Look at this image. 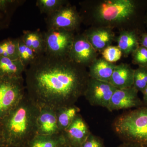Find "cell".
I'll use <instances>...</instances> for the list:
<instances>
[{
  "instance_id": "obj_1",
  "label": "cell",
  "mask_w": 147,
  "mask_h": 147,
  "mask_svg": "<svg viewBox=\"0 0 147 147\" xmlns=\"http://www.w3.org/2000/svg\"><path fill=\"white\" fill-rule=\"evenodd\" d=\"M25 82L29 98L40 108L75 105L84 96L90 79L86 67L68 57L44 54L26 68Z\"/></svg>"
},
{
  "instance_id": "obj_2",
  "label": "cell",
  "mask_w": 147,
  "mask_h": 147,
  "mask_svg": "<svg viewBox=\"0 0 147 147\" xmlns=\"http://www.w3.org/2000/svg\"><path fill=\"white\" fill-rule=\"evenodd\" d=\"M40 108L27 93L0 125L6 146L24 147L37 134Z\"/></svg>"
},
{
  "instance_id": "obj_3",
  "label": "cell",
  "mask_w": 147,
  "mask_h": 147,
  "mask_svg": "<svg viewBox=\"0 0 147 147\" xmlns=\"http://www.w3.org/2000/svg\"><path fill=\"white\" fill-rule=\"evenodd\" d=\"M113 127L123 142L147 146V108L124 113L115 119Z\"/></svg>"
},
{
  "instance_id": "obj_4",
  "label": "cell",
  "mask_w": 147,
  "mask_h": 147,
  "mask_svg": "<svg viewBox=\"0 0 147 147\" xmlns=\"http://www.w3.org/2000/svg\"><path fill=\"white\" fill-rule=\"evenodd\" d=\"M136 10V3L131 0H105L96 6L94 16L101 24L115 25L127 21Z\"/></svg>"
},
{
  "instance_id": "obj_5",
  "label": "cell",
  "mask_w": 147,
  "mask_h": 147,
  "mask_svg": "<svg viewBox=\"0 0 147 147\" xmlns=\"http://www.w3.org/2000/svg\"><path fill=\"white\" fill-rule=\"evenodd\" d=\"M23 76H0V125L21 102L26 94Z\"/></svg>"
},
{
  "instance_id": "obj_6",
  "label": "cell",
  "mask_w": 147,
  "mask_h": 147,
  "mask_svg": "<svg viewBox=\"0 0 147 147\" xmlns=\"http://www.w3.org/2000/svg\"><path fill=\"white\" fill-rule=\"evenodd\" d=\"M43 34L45 55L55 57H68L75 37L73 32L49 29Z\"/></svg>"
},
{
  "instance_id": "obj_7",
  "label": "cell",
  "mask_w": 147,
  "mask_h": 147,
  "mask_svg": "<svg viewBox=\"0 0 147 147\" xmlns=\"http://www.w3.org/2000/svg\"><path fill=\"white\" fill-rule=\"evenodd\" d=\"M82 17L68 3L45 18L47 29H59L73 32L79 28Z\"/></svg>"
},
{
  "instance_id": "obj_8",
  "label": "cell",
  "mask_w": 147,
  "mask_h": 147,
  "mask_svg": "<svg viewBox=\"0 0 147 147\" xmlns=\"http://www.w3.org/2000/svg\"><path fill=\"white\" fill-rule=\"evenodd\" d=\"M117 89L109 82L90 77L84 96L91 105L108 109L111 97Z\"/></svg>"
},
{
  "instance_id": "obj_9",
  "label": "cell",
  "mask_w": 147,
  "mask_h": 147,
  "mask_svg": "<svg viewBox=\"0 0 147 147\" xmlns=\"http://www.w3.org/2000/svg\"><path fill=\"white\" fill-rule=\"evenodd\" d=\"M68 57L76 63L86 67L96 59L97 53L84 34L75 36Z\"/></svg>"
},
{
  "instance_id": "obj_10",
  "label": "cell",
  "mask_w": 147,
  "mask_h": 147,
  "mask_svg": "<svg viewBox=\"0 0 147 147\" xmlns=\"http://www.w3.org/2000/svg\"><path fill=\"white\" fill-rule=\"evenodd\" d=\"M138 92V91L133 86L117 89L111 97L107 109L113 112L142 106L143 102L139 98Z\"/></svg>"
},
{
  "instance_id": "obj_11",
  "label": "cell",
  "mask_w": 147,
  "mask_h": 147,
  "mask_svg": "<svg viewBox=\"0 0 147 147\" xmlns=\"http://www.w3.org/2000/svg\"><path fill=\"white\" fill-rule=\"evenodd\" d=\"M65 143L71 147H81L91 132L80 114L62 132Z\"/></svg>"
},
{
  "instance_id": "obj_12",
  "label": "cell",
  "mask_w": 147,
  "mask_h": 147,
  "mask_svg": "<svg viewBox=\"0 0 147 147\" xmlns=\"http://www.w3.org/2000/svg\"><path fill=\"white\" fill-rule=\"evenodd\" d=\"M61 133L58 127L56 110L48 107L40 108L37 119V134L54 135Z\"/></svg>"
},
{
  "instance_id": "obj_13",
  "label": "cell",
  "mask_w": 147,
  "mask_h": 147,
  "mask_svg": "<svg viewBox=\"0 0 147 147\" xmlns=\"http://www.w3.org/2000/svg\"><path fill=\"white\" fill-rule=\"evenodd\" d=\"M84 34L96 51H102L111 45L115 37L114 33L108 27L90 29Z\"/></svg>"
},
{
  "instance_id": "obj_14",
  "label": "cell",
  "mask_w": 147,
  "mask_h": 147,
  "mask_svg": "<svg viewBox=\"0 0 147 147\" xmlns=\"http://www.w3.org/2000/svg\"><path fill=\"white\" fill-rule=\"evenodd\" d=\"M134 69L125 63L116 65L109 83L117 89L133 86Z\"/></svg>"
},
{
  "instance_id": "obj_15",
  "label": "cell",
  "mask_w": 147,
  "mask_h": 147,
  "mask_svg": "<svg viewBox=\"0 0 147 147\" xmlns=\"http://www.w3.org/2000/svg\"><path fill=\"white\" fill-rule=\"evenodd\" d=\"M116 65L103 58L96 59L89 66L90 77L101 82H109Z\"/></svg>"
},
{
  "instance_id": "obj_16",
  "label": "cell",
  "mask_w": 147,
  "mask_h": 147,
  "mask_svg": "<svg viewBox=\"0 0 147 147\" xmlns=\"http://www.w3.org/2000/svg\"><path fill=\"white\" fill-rule=\"evenodd\" d=\"M26 67L21 61L0 56V76L18 78L23 76Z\"/></svg>"
},
{
  "instance_id": "obj_17",
  "label": "cell",
  "mask_w": 147,
  "mask_h": 147,
  "mask_svg": "<svg viewBox=\"0 0 147 147\" xmlns=\"http://www.w3.org/2000/svg\"><path fill=\"white\" fill-rule=\"evenodd\" d=\"M20 37L27 47L33 50L39 56L45 53V43L43 32L39 30L23 31Z\"/></svg>"
},
{
  "instance_id": "obj_18",
  "label": "cell",
  "mask_w": 147,
  "mask_h": 147,
  "mask_svg": "<svg viewBox=\"0 0 147 147\" xmlns=\"http://www.w3.org/2000/svg\"><path fill=\"white\" fill-rule=\"evenodd\" d=\"M118 47L123 55L127 56L134 53L139 46V40L136 33L132 31L121 32L117 40Z\"/></svg>"
},
{
  "instance_id": "obj_19",
  "label": "cell",
  "mask_w": 147,
  "mask_h": 147,
  "mask_svg": "<svg viewBox=\"0 0 147 147\" xmlns=\"http://www.w3.org/2000/svg\"><path fill=\"white\" fill-rule=\"evenodd\" d=\"M25 2L22 0H0V30L8 28L13 13Z\"/></svg>"
},
{
  "instance_id": "obj_20",
  "label": "cell",
  "mask_w": 147,
  "mask_h": 147,
  "mask_svg": "<svg viewBox=\"0 0 147 147\" xmlns=\"http://www.w3.org/2000/svg\"><path fill=\"white\" fill-rule=\"evenodd\" d=\"M65 143L62 132L54 135L36 134L24 147H60Z\"/></svg>"
},
{
  "instance_id": "obj_21",
  "label": "cell",
  "mask_w": 147,
  "mask_h": 147,
  "mask_svg": "<svg viewBox=\"0 0 147 147\" xmlns=\"http://www.w3.org/2000/svg\"><path fill=\"white\" fill-rule=\"evenodd\" d=\"M55 110L59 130L61 132H63L79 114L80 109L76 105H74L62 107Z\"/></svg>"
},
{
  "instance_id": "obj_22",
  "label": "cell",
  "mask_w": 147,
  "mask_h": 147,
  "mask_svg": "<svg viewBox=\"0 0 147 147\" xmlns=\"http://www.w3.org/2000/svg\"><path fill=\"white\" fill-rule=\"evenodd\" d=\"M18 38H8L0 41V56L16 60L19 59Z\"/></svg>"
},
{
  "instance_id": "obj_23",
  "label": "cell",
  "mask_w": 147,
  "mask_h": 147,
  "mask_svg": "<svg viewBox=\"0 0 147 147\" xmlns=\"http://www.w3.org/2000/svg\"><path fill=\"white\" fill-rule=\"evenodd\" d=\"M68 3L65 0H37L36 5L40 13L47 16L56 12Z\"/></svg>"
},
{
  "instance_id": "obj_24",
  "label": "cell",
  "mask_w": 147,
  "mask_h": 147,
  "mask_svg": "<svg viewBox=\"0 0 147 147\" xmlns=\"http://www.w3.org/2000/svg\"><path fill=\"white\" fill-rule=\"evenodd\" d=\"M18 53L19 59L26 67L33 63L39 57L24 44L21 37L18 38Z\"/></svg>"
},
{
  "instance_id": "obj_25",
  "label": "cell",
  "mask_w": 147,
  "mask_h": 147,
  "mask_svg": "<svg viewBox=\"0 0 147 147\" xmlns=\"http://www.w3.org/2000/svg\"><path fill=\"white\" fill-rule=\"evenodd\" d=\"M147 86V68L139 67L134 69L133 86L138 91H143Z\"/></svg>"
},
{
  "instance_id": "obj_26",
  "label": "cell",
  "mask_w": 147,
  "mask_h": 147,
  "mask_svg": "<svg viewBox=\"0 0 147 147\" xmlns=\"http://www.w3.org/2000/svg\"><path fill=\"white\" fill-rule=\"evenodd\" d=\"M102 58L105 61L114 63L120 59L123 54L117 46L110 45L102 51Z\"/></svg>"
},
{
  "instance_id": "obj_27",
  "label": "cell",
  "mask_w": 147,
  "mask_h": 147,
  "mask_svg": "<svg viewBox=\"0 0 147 147\" xmlns=\"http://www.w3.org/2000/svg\"><path fill=\"white\" fill-rule=\"evenodd\" d=\"M133 63L140 67L147 68V48L139 46L132 53Z\"/></svg>"
},
{
  "instance_id": "obj_28",
  "label": "cell",
  "mask_w": 147,
  "mask_h": 147,
  "mask_svg": "<svg viewBox=\"0 0 147 147\" xmlns=\"http://www.w3.org/2000/svg\"><path fill=\"white\" fill-rule=\"evenodd\" d=\"M81 147H105L102 139L91 133Z\"/></svg>"
},
{
  "instance_id": "obj_29",
  "label": "cell",
  "mask_w": 147,
  "mask_h": 147,
  "mask_svg": "<svg viewBox=\"0 0 147 147\" xmlns=\"http://www.w3.org/2000/svg\"><path fill=\"white\" fill-rule=\"evenodd\" d=\"M139 44L141 46L147 48V33L143 34L139 40Z\"/></svg>"
},
{
  "instance_id": "obj_30",
  "label": "cell",
  "mask_w": 147,
  "mask_h": 147,
  "mask_svg": "<svg viewBox=\"0 0 147 147\" xmlns=\"http://www.w3.org/2000/svg\"><path fill=\"white\" fill-rule=\"evenodd\" d=\"M119 147H144V146L136 143L123 142Z\"/></svg>"
},
{
  "instance_id": "obj_31",
  "label": "cell",
  "mask_w": 147,
  "mask_h": 147,
  "mask_svg": "<svg viewBox=\"0 0 147 147\" xmlns=\"http://www.w3.org/2000/svg\"><path fill=\"white\" fill-rule=\"evenodd\" d=\"M142 93L143 95V103L147 105V86Z\"/></svg>"
},
{
  "instance_id": "obj_32",
  "label": "cell",
  "mask_w": 147,
  "mask_h": 147,
  "mask_svg": "<svg viewBox=\"0 0 147 147\" xmlns=\"http://www.w3.org/2000/svg\"><path fill=\"white\" fill-rule=\"evenodd\" d=\"M5 143L4 140L3 138L2 134L0 130V147H4L5 146Z\"/></svg>"
},
{
  "instance_id": "obj_33",
  "label": "cell",
  "mask_w": 147,
  "mask_h": 147,
  "mask_svg": "<svg viewBox=\"0 0 147 147\" xmlns=\"http://www.w3.org/2000/svg\"><path fill=\"white\" fill-rule=\"evenodd\" d=\"M60 147H71L70 146H69L68 145H67V144H66V143H65L64 144L62 145Z\"/></svg>"
},
{
  "instance_id": "obj_34",
  "label": "cell",
  "mask_w": 147,
  "mask_h": 147,
  "mask_svg": "<svg viewBox=\"0 0 147 147\" xmlns=\"http://www.w3.org/2000/svg\"><path fill=\"white\" fill-rule=\"evenodd\" d=\"M4 147H14V146H5Z\"/></svg>"
},
{
  "instance_id": "obj_35",
  "label": "cell",
  "mask_w": 147,
  "mask_h": 147,
  "mask_svg": "<svg viewBox=\"0 0 147 147\" xmlns=\"http://www.w3.org/2000/svg\"><path fill=\"white\" fill-rule=\"evenodd\" d=\"M144 147H147V146H144Z\"/></svg>"
},
{
  "instance_id": "obj_36",
  "label": "cell",
  "mask_w": 147,
  "mask_h": 147,
  "mask_svg": "<svg viewBox=\"0 0 147 147\" xmlns=\"http://www.w3.org/2000/svg\"></svg>"
}]
</instances>
